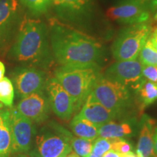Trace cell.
<instances>
[{"instance_id": "cell-3", "label": "cell", "mask_w": 157, "mask_h": 157, "mask_svg": "<svg viewBox=\"0 0 157 157\" xmlns=\"http://www.w3.org/2000/svg\"><path fill=\"white\" fill-rule=\"evenodd\" d=\"M55 78L74 101L75 112L81 109L101 76L98 66H60L54 72Z\"/></svg>"}, {"instance_id": "cell-15", "label": "cell", "mask_w": 157, "mask_h": 157, "mask_svg": "<svg viewBox=\"0 0 157 157\" xmlns=\"http://www.w3.org/2000/svg\"><path fill=\"white\" fill-rule=\"evenodd\" d=\"M76 115L90 121L98 127L117 118L114 113L100 103L91 93Z\"/></svg>"}, {"instance_id": "cell-19", "label": "cell", "mask_w": 157, "mask_h": 157, "mask_svg": "<svg viewBox=\"0 0 157 157\" xmlns=\"http://www.w3.org/2000/svg\"><path fill=\"white\" fill-rule=\"evenodd\" d=\"M70 128L74 134L78 137L90 140H95L98 137V127L76 114L71 121Z\"/></svg>"}, {"instance_id": "cell-6", "label": "cell", "mask_w": 157, "mask_h": 157, "mask_svg": "<svg viewBox=\"0 0 157 157\" xmlns=\"http://www.w3.org/2000/svg\"><path fill=\"white\" fill-rule=\"evenodd\" d=\"M91 93L100 103L114 113L117 118L124 115L132 103L128 87L111 81L103 75L96 80Z\"/></svg>"}, {"instance_id": "cell-29", "label": "cell", "mask_w": 157, "mask_h": 157, "mask_svg": "<svg viewBox=\"0 0 157 157\" xmlns=\"http://www.w3.org/2000/svg\"><path fill=\"white\" fill-rule=\"evenodd\" d=\"M123 155L124 154L113 150V149H110L109 151L105 152L102 157H122Z\"/></svg>"}, {"instance_id": "cell-26", "label": "cell", "mask_w": 157, "mask_h": 157, "mask_svg": "<svg viewBox=\"0 0 157 157\" xmlns=\"http://www.w3.org/2000/svg\"><path fill=\"white\" fill-rule=\"evenodd\" d=\"M111 149H113L122 154H125L132 151L133 146L132 143L127 139H119V140H114Z\"/></svg>"}, {"instance_id": "cell-23", "label": "cell", "mask_w": 157, "mask_h": 157, "mask_svg": "<svg viewBox=\"0 0 157 157\" xmlns=\"http://www.w3.org/2000/svg\"><path fill=\"white\" fill-rule=\"evenodd\" d=\"M137 59L142 65L157 66V51L148 40L141 48Z\"/></svg>"}, {"instance_id": "cell-7", "label": "cell", "mask_w": 157, "mask_h": 157, "mask_svg": "<svg viewBox=\"0 0 157 157\" xmlns=\"http://www.w3.org/2000/svg\"><path fill=\"white\" fill-rule=\"evenodd\" d=\"M9 121L13 154H28L32 148L37 132L34 123L20 113L15 106L9 108Z\"/></svg>"}, {"instance_id": "cell-33", "label": "cell", "mask_w": 157, "mask_h": 157, "mask_svg": "<svg viewBox=\"0 0 157 157\" xmlns=\"http://www.w3.org/2000/svg\"><path fill=\"white\" fill-rule=\"evenodd\" d=\"M151 4L153 9L156 10L157 12V0H151Z\"/></svg>"}, {"instance_id": "cell-25", "label": "cell", "mask_w": 157, "mask_h": 157, "mask_svg": "<svg viewBox=\"0 0 157 157\" xmlns=\"http://www.w3.org/2000/svg\"><path fill=\"white\" fill-rule=\"evenodd\" d=\"M113 141L114 140L112 139L103 138L101 137H97L95 140H93L92 153L98 156H103L105 152L112 148Z\"/></svg>"}, {"instance_id": "cell-12", "label": "cell", "mask_w": 157, "mask_h": 157, "mask_svg": "<svg viewBox=\"0 0 157 157\" xmlns=\"http://www.w3.org/2000/svg\"><path fill=\"white\" fill-rule=\"evenodd\" d=\"M52 5L59 17L76 25L89 21L93 13V0H52Z\"/></svg>"}, {"instance_id": "cell-4", "label": "cell", "mask_w": 157, "mask_h": 157, "mask_svg": "<svg viewBox=\"0 0 157 157\" xmlns=\"http://www.w3.org/2000/svg\"><path fill=\"white\" fill-rule=\"evenodd\" d=\"M69 131L51 121L37 131L34 144L28 154L31 157H60L72 151Z\"/></svg>"}, {"instance_id": "cell-11", "label": "cell", "mask_w": 157, "mask_h": 157, "mask_svg": "<svg viewBox=\"0 0 157 157\" xmlns=\"http://www.w3.org/2000/svg\"><path fill=\"white\" fill-rule=\"evenodd\" d=\"M106 16L119 23L132 25L146 23L150 13L144 0H127L108 9Z\"/></svg>"}, {"instance_id": "cell-2", "label": "cell", "mask_w": 157, "mask_h": 157, "mask_svg": "<svg viewBox=\"0 0 157 157\" xmlns=\"http://www.w3.org/2000/svg\"><path fill=\"white\" fill-rule=\"evenodd\" d=\"M7 58L19 66L49 69L55 59L46 24L40 20L25 17L12 43Z\"/></svg>"}, {"instance_id": "cell-18", "label": "cell", "mask_w": 157, "mask_h": 157, "mask_svg": "<svg viewBox=\"0 0 157 157\" xmlns=\"http://www.w3.org/2000/svg\"><path fill=\"white\" fill-rule=\"evenodd\" d=\"M1 105V104H0ZM13 154V139L9 121V108L0 105V157Z\"/></svg>"}, {"instance_id": "cell-32", "label": "cell", "mask_w": 157, "mask_h": 157, "mask_svg": "<svg viewBox=\"0 0 157 157\" xmlns=\"http://www.w3.org/2000/svg\"><path fill=\"white\" fill-rule=\"evenodd\" d=\"M122 157H138V156H137L136 154H135L134 152L131 151V152L127 153V154H124Z\"/></svg>"}, {"instance_id": "cell-30", "label": "cell", "mask_w": 157, "mask_h": 157, "mask_svg": "<svg viewBox=\"0 0 157 157\" xmlns=\"http://www.w3.org/2000/svg\"><path fill=\"white\" fill-rule=\"evenodd\" d=\"M153 140H154V154L155 156H157V127H155L154 128Z\"/></svg>"}, {"instance_id": "cell-10", "label": "cell", "mask_w": 157, "mask_h": 157, "mask_svg": "<svg viewBox=\"0 0 157 157\" xmlns=\"http://www.w3.org/2000/svg\"><path fill=\"white\" fill-rule=\"evenodd\" d=\"M143 65L138 59L120 60L111 64L105 70L104 77L124 85L129 89H138L146 78L142 74Z\"/></svg>"}, {"instance_id": "cell-27", "label": "cell", "mask_w": 157, "mask_h": 157, "mask_svg": "<svg viewBox=\"0 0 157 157\" xmlns=\"http://www.w3.org/2000/svg\"><path fill=\"white\" fill-rule=\"evenodd\" d=\"M142 74L148 81L157 83V66L143 65Z\"/></svg>"}, {"instance_id": "cell-21", "label": "cell", "mask_w": 157, "mask_h": 157, "mask_svg": "<svg viewBox=\"0 0 157 157\" xmlns=\"http://www.w3.org/2000/svg\"><path fill=\"white\" fill-rule=\"evenodd\" d=\"M15 90L13 82L9 78L3 77L0 80V102L5 107H13Z\"/></svg>"}, {"instance_id": "cell-8", "label": "cell", "mask_w": 157, "mask_h": 157, "mask_svg": "<svg viewBox=\"0 0 157 157\" xmlns=\"http://www.w3.org/2000/svg\"><path fill=\"white\" fill-rule=\"evenodd\" d=\"M11 81L17 98L21 99L36 92L45 90L48 76L39 68L18 66L12 71Z\"/></svg>"}, {"instance_id": "cell-5", "label": "cell", "mask_w": 157, "mask_h": 157, "mask_svg": "<svg viewBox=\"0 0 157 157\" xmlns=\"http://www.w3.org/2000/svg\"><path fill=\"white\" fill-rule=\"evenodd\" d=\"M152 27L146 23L132 24L119 33L113 41L111 52L117 61L135 60L148 40Z\"/></svg>"}, {"instance_id": "cell-34", "label": "cell", "mask_w": 157, "mask_h": 157, "mask_svg": "<svg viewBox=\"0 0 157 157\" xmlns=\"http://www.w3.org/2000/svg\"><path fill=\"white\" fill-rule=\"evenodd\" d=\"M66 157H81V156H79L78 154H76L75 152L72 151H71Z\"/></svg>"}, {"instance_id": "cell-28", "label": "cell", "mask_w": 157, "mask_h": 157, "mask_svg": "<svg viewBox=\"0 0 157 157\" xmlns=\"http://www.w3.org/2000/svg\"><path fill=\"white\" fill-rule=\"evenodd\" d=\"M148 40L154 47L155 50L157 51V25H155L154 28H152L151 32Z\"/></svg>"}, {"instance_id": "cell-13", "label": "cell", "mask_w": 157, "mask_h": 157, "mask_svg": "<svg viewBox=\"0 0 157 157\" xmlns=\"http://www.w3.org/2000/svg\"><path fill=\"white\" fill-rule=\"evenodd\" d=\"M15 107L20 113L36 124L48 120L51 110L45 90L22 98Z\"/></svg>"}, {"instance_id": "cell-20", "label": "cell", "mask_w": 157, "mask_h": 157, "mask_svg": "<svg viewBox=\"0 0 157 157\" xmlns=\"http://www.w3.org/2000/svg\"><path fill=\"white\" fill-rule=\"evenodd\" d=\"M136 93L141 105L146 108L157 101V83L145 79Z\"/></svg>"}, {"instance_id": "cell-31", "label": "cell", "mask_w": 157, "mask_h": 157, "mask_svg": "<svg viewBox=\"0 0 157 157\" xmlns=\"http://www.w3.org/2000/svg\"><path fill=\"white\" fill-rule=\"evenodd\" d=\"M5 65L2 63V62L0 61V80L2 79L4 77V75H5Z\"/></svg>"}, {"instance_id": "cell-37", "label": "cell", "mask_w": 157, "mask_h": 157, "mask_svg": "<svg viewBox=\"0 0 157 157\" xmlns=\"http://www.w3.org/2000/svg\"><path fill=\"white\" fill-rule=\"evenodd\" d=\"M67 155H68V154H63L62 156H60V157H66V156H67Z\"/></svg>"}, {"instance_id": "cell-38", "label": "cell", "mask_w": 157, "mask_h": 157, "mask_svg": "<svg viewBox=\"0 0 157 157\" xmlns=\"http://www.w3.org/2000/svg\"><path fill=\"white\" fill-rule=\"evenodd\" d=\"M150 157H157V156H155V155H153V156H150Z\"/></svg>"}, {"instance_id": "cell-17", "label": "cell", "mask_w": 157, "mask_h": 157, "mask_svg": "<svg viewBox=\"0 0 157 157\" xmlns=\"http://www.w3.org/2000/svg\"><path fill=\"white\" fill-rule=\"evenodd\" d=\"M155 124L154 119L148 115H143L139 123V137L136 146L138 157H150L154 154V135Z\"/></svg>"}, {"instance_id": "cell-14", "label": "cell", "mask_w": 157, "mask_h": 157, "mask_svg": "<svg viewBox=\"0 0 157 157\" xmlns=\"http://www.w3.org/2000/svg\"><path fill=\"white\" fill-rule=\"evenodd\" d=\"M45 92L48 95L50 109L62 120L68 121L75 112L74 101L55 77L49 78Z\"/></svg>"}, {"instance_id": "cell-1", "label": "cell", "mask_w": 157, "mask_h": 157, "mask_svg": "<svg viewBox=\"0 0 157 157\" xmlns=\"http://www.w3.org/2000/svg\"><path fill=\"white\" fill-rule=\"evenodd\" d=\"M49 36L54 59L60 66H98L103 47L95 38L58 21L51 24Z\"/></svg>"}, {"instance_id": "cell-35", "label": "cell", "mask_w": 157, "mask_h": 157, "mask_svg": "<svg viewBox=\"0 0 157 157\" xmlns=\"http://www.w3.org/2000/svg\"><path fill=\"white\" fill-rule=\"evenodd\" d=\"M17 157H31L26 154H17Z\"/></svg>"}, {"instance_id": "cell-16", "label": "cell", "mask_w": 157, "mask_h": 157, "mask_svg": "<svg viewBox=\"0 0 157 157\" xmlns=\"http://www.w3.org/2000/svg\"><path fill=\"white\" fill-rule=\"evenodd\" d=\"M139 128L137 120L133 118L116 122L113 120L98 127V137L119 140L134 136Z\"/></svg>"}, {"instance_id": "cell-22", "label": "cell", "mask_w": 157, "mask_h": 157, "mask_svg": "<svg viewBox=\"0 0 157 157\" xmlns=\"http://www.w3.org/2000/svg\"><path fill=\"white\" fill-rule=\"evenodd\" d=\"M93 140L72 136L71 146L76 154L81 157H89L93 149Z\"/></svg>"}, {"instance_id": "cell-24", "label": "cell", "mask_w": 157, "mask_h": 157, "mask_svg": "<svg viewBox=\"0 0 157 157\" xmlns=\"http://www.w3.org/2000/svg\"><path fill=\"white\" fill-rule=\"evenodd\" d=\"M21 5L24 6L34 15H42L48 12L52 5V0H18Z\"/></svg>"}, {"instance_id": "cell-9", "label": "cell", "mask_w": 157, "mask_h": 157, "mask_svg": "<svg viewBox=\"0 0 157 157\" xmlns=\"http://www.w3.org/2000/svg\"><path fill=\"white\" fill-rule=\"evenodd\" d=\"M23 18L18 0H0V50L13 42Z\"/></svg>"}, {"instance_id": "cell-36", "label": "cell", "mask_w": 157, "mask_h": 157, "mask_svg": "<svg viewBox=\"0 0 157 157\" xmlns=\"http://www.w3.org/2000/svg\"><path fill=\"white\" fill-rule=\"evenodd\" d=\"M89 157H102V156H98V155H95V154H93V153L91 152V154L89 156Z\"/></svg>"}]
</instances>
